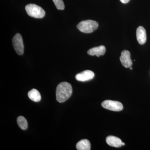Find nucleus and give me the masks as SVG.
<instances>
[{"instance_id": "obj_1", "label": "nucleus", "mask_w": 150, "mask_h": 150, "mask_svg": "<svg viewBox=\"0 0 150 150\" xmlns=\"http://www.w3.org/2000/svg\"><path fill=\"white\" fill-rule=\"evenodd\" d=\"M72 91V87L69 83L67 82L61 83L56 88V100L59 103L65 102L71 96Z\"/></svg>"}, {"instance_id": "obj_2", "label": "nucleus", "mask_w": 150, "mask_h": 150, "mask_svg": "<svg viewBox=\"0 0 150 150\" xmlns=\"http://www.w3.org/2000/svg\"><path fill=\"white\" fill-rule=\"evenodd\" d=\"M98 27V22L91 20L81 21L77 25V28L80 31L86 33L93 32Z\"/></svg>"}, {"instance_id": "obj_3", "label": "nucleus", "mask_w": 150, "mask_h": 150, "mask_svg": "<svg viewBox=\"0 0 150 150\" xmlns=\"http://www.w3.org/2000/svg\"><path fill=\"white\" fill-rule=\"evenodd\" d=\"M25 9L28 16L35 18H43L46 14L45 11L42 8L34 4L27 5Z\"/></svg>"}, {"instance_id": "obj_4", "label": "nucleus", "mask_w": 150, "mask_h": 150, "mask_svg": "<svg viewBox=\"0 0 150 150\" xmlns=\"http://www.w3.org/2000/svg\"><path fill=\"white\" fill-rule=\"evenodd\" d=\"M14 49L19 55H22L24 53V45L22 37L20 33H17L12 39Z\"/></svg>"}, {"instance_id": "obj_5", "label": "nucleus", "mask_w": 150, "mask_h": 150, "mask_svg": "<svg viewBox=\"0 0 150 150\" xmlns=\"http://www.w3.org/2000/svg\"><path fill=\"white\" fill-rule=\"evenodd\" d=\"M105 109L112 111H120L123 110V105L121 102L111 100H105L101 104Z\"/></svg>"}, {"instance_id": "obj_6", "label": "nucleus", "mask_w": 150, "mask_h": 150, "mask_svg": "<svg viewBox=\"0 0 150 150\" xmlns=\"http://www.w3.org/2000/svg\"><path fill=\"white\" fill-rule=\"evenodd\" d=\"M120 60L121 64L125 68H130L133 64V62L131 59V54L127 50H124L121 52Z\"/></svg>"}, {"instance_id": "obj_7", "label": "nucleus", "mask_w": 150, "mask_h": 150, "mask_svg": "<svg viewBox=\"0 0 150 150\" xmlns=\"http://www.w3.org/2000/svg\"><path fill=\"white\" fill-rule=\"evenodd\" d=\"M94 73L90 70H86L76 75V79L79 81L84 82L92 79Z\"/></svg>"}, {"instance_id": "obj_8", "label": "nucleus", "mask_w": 150, "mask_h": 150, "mask_svg": "<svg viewBox=\"0 0 150 150\" xmlns=\"http://www.w3.org/2000/svg\"><path fill=\"white\" fill-rule=\"evenodd\" d=\"M137 38L138 43L143 45L146 40V33L144 27L139 26L137 30Z\"/></svg>"}, {"instance_id": "obj_9", "label": "nucleus", "mask_w": 150, "mask_h": 150, "mask_svg": "<svg viewBox=\"0 0 150 150\" xmlns=\"http://www.w3.org/2000/svg\"><path fill=\"white\" fill-rule=\"evenodd\" d=\"M106 51V48L104 46H100L94 47L88 51V54L90 56H96L97 57L104 55Z\"/></svg>"}, {"instance_id": "obj_10", "label": "nucleus", "mask_w": 150, "mask_h": 150, "mask_svg": "<svg viewBox=\"0 0 150 150\" xmlns=\"http://www.w3.org/2000/svg\"><path fill=\"white\" fill-rule=\"evenodd\" d=\"M106 142L109 146L116 148L121 147L122 146V142H123L118 137L111 136L107 137Z\"/></svg>"}, {"instance_id": "obj_11", "label": "nucleus", "mask_w": 150, "mask_h": 150, "mask_svg": "<svg viewBox=\"0 0 150 150\" xmlns=\"http://www.w3.org/2000/svg\"><path fill=\"white\" fill-rule=\"evenodd\" d=\"M76 148L78 150H90L91 149L90 142L87 139L81 140L78 142Z\"/></svg>"}, {"instance_id": "obj_12", "label": "nucleus", "mask_w": 150, "mask_h": 150, "mask_svg": "<svg viewBox=\"0 0 150 150\" xmlns=\"http://www.w3.org/2000/svg\"><path fill=\"white\" fill-rule=\"evenodd\" d=\"M28 95L30 99L34 102H39L41 99L40 93L35 89H33L28 92Z\"/></svg>"}, {"instance_id": "obj_13", "label": "nucleus", "mask_w": 150, "mask_h": 150, "mask_svg": "<svg viewBox=\"0 0 150 150\" xmlns=\"http://www.w3.org/2000/svg\"><path fill=\"white\" fill-rule=\"evenodd\" d=\"M17 123L20 128L23 130H26L28 128V122L27 120L22 116H19L17 118Z\"/></svg>"}, {"instance_id": "obj_14", "label": "nucleus", "mask_w": 150, "mask_h": 150, "mask_svg": "<svg viewBox=\"0 0 150 150\" xmlns=\"http://www.w3.org/2000/svg\"><path fill=\"white\" fill-rule=\"evenodd\" d=\"M53 1L58 10H63L64 9L65 5L63 0H53Z\"/></svg>"}, {"instance_id": "obj_15", "label": "nucleus", "mask_w": 150, "mask_h": 150, "mask_svg": "<svg viewBox=\"0 0 150 150\" xmlns=\"http://www.w3.org/2000/svg\"><path fill=\"white\" fill-rule=\"evenodd\" d=\"M120 1L121 3H123V4H127L129 2L130 0H120Z\"/></svg>"}, {"instance_id": "obj_16", "label": "nucleus", "mask_w": 150, "mask_h": 150, "mask_svg": "<svg viewBox=\"0 0 150 150\" xmlns=\"http://www.w3.org/2000/svg\"><path fill=\"white\" fill-rule=\"evenodd\" d=\"M125 145V143L122 142V146H124Z\"/></svg>"}, {"instance_id": "obj_17", "label": "nucleus", "mask_w": 150, "mask_h": 150, "mask_svg": "<svg viewBox=\"0 0 150 150\" xmlns=\"http://www.w3.org/2000/svg\"><path fill=\"white\" fill-rule=\"evenodd\" d=\"M130 69H131V70H132V67H130Z\"/></svg>"}]
</instances>
